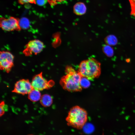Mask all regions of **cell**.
<instances>
[{"mask_svg": "<svg viewBox=\"0 0 135 135\" xmlns=\"http://www.w3.org/2000/svg\"><path fill=\"white\" fill-rule=\"evenodd\" d=\"M40 100L41 104L44 107L50 106L52 102V97L50 95L47 94L43 95L41 96Z\"/></svg>", "mask_w": 135, "mask_h": 135, "instance_id": "obj_11", "label": "cell"}, {"mask_svg": "<svg viewBox=\"0 0 135 135\" xmlns=\"http://www.w3.org/2000/svg\"><path fill=\"white\" fill-rule=\"evenodd\" d=\"M88 79L87 78L82 77L80 82V84L82 88H87L90 85V82Z\"/></svg>", "mask_w": 135, "mask_h": 135, "instance_id": "obj_14", "label": "cell"}, {"mask_svg": "<svg viewBox=\"0 0 135 135\" xmlns=\"http://www.w3.org/2000/svg\"><path fill=\"white\" fill-rule=\"evenodd\" d=\"M86 7L82 2H79L75 4L74 7V12L78 15H82L86 12Z\"/></svg>", "mask_w": 135, "mask_h": 135, "instance_id": "obj_10", "label": "cell"}, {"mask_svg": "<svg viewBox=\"0 0 135 135\" xmlns=\"http://www.w3.org/2000/svg\"><path fill=\"white\" fill-rule=\"evenodd\" d=\"M18 2L19 4H22L28 3L36 4L35 0H18Z\"/></svg>", "mask_w": 135, "mask_h": 135, "instance_id": "obj_17", "label": "cell"}, {"mask_svg": "<svg viewBox=\"0 0 135 135\" xmlns=\"http://www.w3.org/2000/svg\"><path fill=\"white\" fill-rule=\"evenodd\" d=\"M28 135H34L33 134H28Z\"/></svg>", "mask_w": 135, "mask_h": 135, "instance_id": "obj_20", "label": "cell"}, {"mask_svg": "<svg viewBox=\"0 0 135 135\" xmlns=\"http://www.w3.org/2000/svg\"><path fill=\"white\" fill-rule=\"evenodd\" d=\"M66 75L61 79L60 84L64 90L70 92H80L82 90L80 82L82 77L72 67L68 66L66 69Z\"/></svg>", "mask_w": 135, "mask_h": 135, "instance_id": "obj_1", "label": "cell"}, {"mask_svg": "<svg viewBox=\"0 0 135 135\" xmlns=\"http://www.w3.org/2000/svg\"><path fill=\"white\" fill-rule=\"evenodd\" d=\"M14 57L12 54L8 51H2L0 52V69L9 72L14 66Z\"/></svg>", "mask_w": 135, "mask_h": 135, "instance_id": "obj_6", "label": "cell"}, {"mask_svg": "<svg viewBox=\"0 0 135 135\" xmlns=\"http://www.w3.org/2000/svg\"><path fill=\"white\" fill-rule=\"evenodd\" d=\"M78 72L82 76L92 80L100 76L101 73L100 64L93 58H89L80 63Z\"/></svg>", "mask_w": 135, "mask_h": 135, "instance_id": "obj_3", "label": "cell"}, {"mask_svg": "<svg viewBox=\"0 0 135 135\" xmlns=\"http://www.w3.org/2000/svg\"><path fill=\"white\" fill-rule=\"evenodd\" d=\"M48 0H35V4L39 6H43L48 2Z\"/></svg>", "mask_w": 135, "mask_h": 135, "instance_id": "obj_19", "label": "cell"}, {"mask_svg": "<svg viewBox=\"0 0 135 135\" xmlns=\"http://www.w3.org/2000/svg\"><path fill=\"white\" fill-rule=\"evenodd\" d=\"M28 94V99L34 102H36L40 100L42 96L40 91L34 88Z\"/></svg>", "mask_w": 135, "mask_h": 135, "instance_id": "obj_9", "label": "cell"}, {"mask_svg": "<svg viewBox=\"0 0 135 135\" xmlns=\"http://www.w3.org/2000/svg\"><path fill=\"white\" fill-rule=\"evenodd\" d=\"M33 89L28 80L22 79L16 82L12 92L24 95L28 94Z\"/></svg>", "mask_w": 135, "mask_h": 135, "instance_id": "obj_8", "label": "cell"}, {"mask_svg": "<svg viewBox=\"0 0 135 135\" xmlns=\"http://www.w3.org/2000/svg\"><path fill=\"white\" fill-rule=\"evenodd\" d=\"M44 47V43L41 41L36 39L32 40L26 44L23 52L27 56L36 55L41 52Z\"/></svg>", "mask_w": 135, "mask_h": 135, "instance_id": "obj_7", "label": "cell"}, {"mask_svg": "<svg viewBox=\"0 0 135 135\" xmlns=\"http://www.w3.org/2000/svg\"><path fill=\"white\" fill-rule=\"evenodd\" d=\"M129 1L131 8L130 14L135 16V0H129Z\"/></svg>", "mask_w": 135, "mask_h": 135, "instance_id": "obj_16", "label": "cell"}, {"mask_svg": "<svg viewBox=\"0 0 135 135\" xmlns=\"http://www.w3.org/2000/svg\"><path fill=\"white\" fill-rule=\"evenodd\" d=\"M0 116L3 115L6 111L8 110V106L5 104L4 101H2L0 103Z\"/></svg>", "mask_w": 135, "mask_h": 135, "instance_id": "obj_15", "label": "cell"}, {"mask_svg": "<svg viewBox=\"0 0 135 135\" xmlns=\"http://www.w3.org/2000/svg\"><path fill=\"white\" fill-rule=\"evenodd\" d=\"M0 26L3 30L6 31H18L21 30L19 20L11 16L7 18H1Z\"/></svg>", "mask_w": 135, "mask_h": 135, "instance_id": "obj_5", "label": "cell"}, {"mask_svg": "<svg viewBox=\"0 0 135 135\" xmlns=\"http://www.w3.org/2000/svg\"><path fill=\"white\" fill-rule=\"evenodd\" d=\"M31 83L33 88L40 91L50 88L54 85V82L52 80L46 79L41 72L34 77Z\"/></svg>", "mask_w": 135, "mask_h": 135, "instance_id": "obj_4", "label": "cell"}, {"mask_svg": "<svg viewBox=\"0 0 135 135\" xmlns=\"http://www.w3.org/2000/svg\"><path fill=\"white\" fill-rule=\"evenodd\" d=\"M102 50L104 53L108 56L111 57L113 56V50L110 46L107 44L104 45L103 47Z\"/></svg>", "mask_w": 135, "mask_h": 135, "instance_id": "obj_13", "label": "cell"}, {"mask_svg": "<svg viewBox=\"0 0 135 135\" xmlns=\"http://www.w3.org/2000/svg\"><path fill=\"white\" fill-rule=\"evenodd\" d=\"M105 41L107 45L114 46L117 43V40L115 36L113 35H109L106 38Z\"/></svg>", "mask_w": 135, "mask_h": 135, "instance_id": "obj_12", "label": "cell"}, {"mask_svg": "<svg viewBox=\"0 0 135 135\" xmlns=\"http://www.w3.org/2000/svg\"><path fill=\"white\" fill-rule=\"evenodd\" d=\"M87 118L86 111L79 106H76L70 109L66 120L68 126L81 129L86 124Z\"/></svg>", "mask_w": 135, "mask_h": 135, "instance_id": "obj_2", "label": "cell"}, {"mask_svg": "<svg viewBox=\"0 0 135 135\" xmlns=\"http://www.w3.org/2000/svg\"><path fill=\"white\" fill-rule=\"evenodd\" d=\"M65 0H48V2L50 5L53 6L56 4L64 2Z\"/></svg>", "mask_w": 135, "mask_h": 135, "instance_id": "obj_18", "label": "cell"}]
</instances>
